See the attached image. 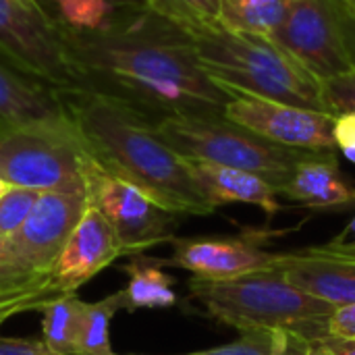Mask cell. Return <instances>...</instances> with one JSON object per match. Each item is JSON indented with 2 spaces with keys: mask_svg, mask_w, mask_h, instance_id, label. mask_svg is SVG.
Instances as JSON below:
<instances>
[{
  "mask_svg": "<svg viewBox=\"0 0 355 355\" xmlns=\"http://www.w3.org/2000/svg\"><path fill=\"white\" fill-rule=\"evenodd\" d=\"M64 29L83 89L152 123L225 116L233 94L206 73L189 31L146 4H127L123 15L106 17L94 29Z\"/></svg>",
  "mask_w": 355,
  "mask_h": 355,
  "instance_id": "cell-1",
  "label": "cell"
},
{
  "mask_svg": "<svg viewBox=\"0 0 355 355\" xmlns=\"http://www.w3.org/2000/svg\"><path fill=\"white\" fill-rule=\"evenodd\" d=\"M58 96L85 150L104 171L173 214L206 216L216 210L200 191L187 160L158 135L150 119L87 89H58Z\"/></svg>",
  "mask_w": 355,
  "mask_h": 355,
  "instance_id": "cell-2",
  "label": "cell"
},
{
  "mask_svg": "<svg viewBox=\"0 0 355 355\" xmlns=\"http://www.w3.org/2000/svg\"><path fill=\"white\" fill-rule=\"evenodd\" d=\"M185 29L206 73L231 94L331 112L322 81L270 37L235 33L218 23Z\"/></svg>",
  "mask_w": 355,
  "mask_h": 355,
  "instance_id": "cell-3",
  "label": "cell"
},
{
  "mask_svg": "<svg viewBox=\"0 0 355 355\" xmlns=\"http://www.w3.org/2000/svg\"><path fill=\"white\" fill-rule=\"evenodd\" d=\"M191 295L218 322L248 331H287L306 341L324 335L333 308L310 297L277 268L256 270L227 281H189Z\"/></svg>",
  "mask_w": 355,
  "mask_h": 355,
  "instance_id": "cell-4",
  "label": "cell"
},
{
  "mask_svg": "<svg viewBox=\"0 0 355 355\" xmlns=\"http://www.w3.org/2000/svg\"><path fill=\"white\" fill-rule=\"evenodd\" d=\"M154 127L185 160L256 173L270 181L277 191L308 154L266 141L227 116H166L154 123Z\"/></svg>",
  "mask_w": 355,
  "mask_h": 355,
  "instance_id": "cell-5",
  "label": "cell"
},
{
  "mask_svg": "<svg viewBox=\"0 0 355 355\" xmlns=\"http://www.w3.org/2000/svg\"><path fill=\"white\" fill-rule=\"evenodd\" d=\"M87 158L89 152L69 116L0 133V179L8 187L83 193Z\"/></svg>",
  "mask_w": 355,
  "mask_h": 355,
  "instance_id": "cell-6",
  "label": "cell"
},
{
  "mask_svg": "<svg viewBox=\"0 0 355 355\" xmlns=\"http://www.w3.org/2000/svg\"><path fill=\"white\" fill-rule=\"evenodd\" d=\"M0 56L54 89H83L64 23L42 0H0Z\"/></svg>",
  "mask_w": 355,
  "mask_h": 355,
  "instance_id": "cell-7",
  "label": "cell"
},
{
  "mask_svg": "<svg viewBox=\"0 0 355 355\" xmlns=\"http://www.w3.org/2000/svg\"><path fill=\"white\" fill-rule=\"evenodd\" d=\"M83 196L106 218L125 256L175 239L179 214L160 208L135 185L104 171L92 156L83 166Z\"/></svg>",
  "mask_w": 355,
  "mask_h": 355,
  "instance_id": "cell-8",
  "label": "cell"
},
{
  "mask_svg": "<svg viewBox=\"0 0 355 355\" xmlns=\"http://www.w3.org/2000/svg\"><path fill=\"white\" fill-rule=\"evenodd\" d=\"M225 116L283 148L337 152L333 141L335 116L331 112L233 94L225 108Z\"/></svg>",
  "mask_w": 355,
  "mask_h": 355,
  "instance_id": "cell-9",
  "label": "cell"
},
{
  "mask_svg": "<svg viewBox=\"0 0 355 355\" xmlns=\"http://www.w3.org/2000/svg\"><path fill=\"white\" fill-rule=\"evenodd\" d=\"M270 40L320 81L354 69L331 0H291L283 25Z\"/></svg>",
  "mask_w": 355,
  "mask_h": 355,
  "instance_id": "cell-10",
  "label": "cell"
},
{
  "mask_svg": "<svg viewBox=\"0 0 355 355\" xmlns=\"http://www.w3.org/2000/svg\"><path fill=\"white\" fill-rule=\"evenodd\" d=\"M83 193L44 191L17 233L6 237L15 260L33 277L48 279L85 212Z\"/></svg>",
  "mask_w": 355,
  "mask_h": 355,
  "instance_id": "cell-11",
  "label": "cell"
},
{
  "mask_svg": "<svg viewBox=\"0 0 355 355\" xmlns=\"http://www.w3.org/2000/svg\"><path fill=\"white\" fill-rule=\"evenodd\" d=\"M277 252L264 248L260 235L173 239V256L166 266H177L206 281H227L275 266Z\"/></svg>",
  "mask_w": 355,
  "mask_h": 355,
  "instance_id": "cell-12",
  "label": "cell"
},
{
  "mask_svg": "<svg viewBox=\"0 0 355 355\" xmlns=\"http://www.w3.org/2000/svg\"><path fill=\"white\" fill-rule=\"evenodd\" d=\"M275 266L297 289L331 308L355 304V252L352 250L333 241L302 248L279 254Z\"/></svg>",
  "mask_w": 355,
  "mask_h": 355,
  "instance_id": "cell-13",
  "label": "cell"
},
{
  "mask_svg": "<svg viewBox=\"0 0 355 355\" xmlns=\"http://www.w3.org/2000/svg\"><path fill=\"white\" fill-rule=\"evenodd\" d=\"M121 256L125 254L114 231L106 218L87 204L81 220L77 223L50 272V281L60 293H77L79 287H83Z\"/></svg>",
  "mask_w": 355,
  "mask_h": 355,
  "instance_id": "cell-14",
  "label": "cell"
},
{
  "mask_svg": "<svg viewBox=\"0 0 355 355\" xmlns=\"http://www.w3.org/2000/svg\"><path fill=\"white\" fill-rule=\"evenodd\" d=\"M279 198L316 210H339L355 204V187L339 166L337 152H308L279 189Z\"/></svg>",
  "mask_w": 355,
  "mask_h": 355,
  "instance_id": "cell-15",
  "label": "cell"
},
{
  "mask_svg": "<svg viewBox=\"0 0 355 355\" xmlns=\"http://www.w3.org/2000/svg\"><path fill=\"white\" fill-rule=\"evenodd\" d=\"M60 119H67V110L58 89L35 81L0 56V133Z\"/></svg>",
  "mask_w": 355,
  "mask_h": 355,
  "instance_id": "cell-16",
  "label": "cell"
},
{
  "mask_svg": "<svg viewBox=\"0 0 355 355\" xmlns=\"http://www.w3.org/2000/svg\"><path fill=\"white\" fill-rule=\"evenodd\" d=\"M187 164L200 191L214 208L225 204H250L260 208L266 216L281 212L279 191L264 177L210 162L187 160Z\"/></svg>",
  "mask_w": 355,
  "mask_h": 355,
  "instance_id": "cell-17",
  "label": "cell"
},
{
  "mask_svg": "<svg viewBox=\"0 0 355 355\" xmlns=\"http://www.w3.org/2000/svg\"><path fill=\"white\" fill-rule=\"evenodd\" d=\"M131 260L125 264L127 272V287L123 289L125 295V310H166L177 304L175 293V279L164 272V260L150 258L144 254L129 256Z\"/></svg>",
  "mask_w": 355,
  "mask_h": 355,
  "instance_id": "cell-18",
  "label": "cell"
},
{
  "mask_svg": "<svg viewBox=\"0 0 355 355\" xmlns=\"http://www.w3.org/2000/svg\"><path fill=\"white\" fill-rule=\"evenodd\" d=\"M289 4L291 0H220L218 25L235 33L272 37Z\"/></svg>",
  "mask_w": 355,
  "mask_h": 355,
  "instance_id": "cell-19",
  "label": "cell"
},
{
  "mask_svg": "<svg viewBox=\"0 0 355 355\" xmlns=\"http://www.w3.org/2000/svg\"><path fill=\"white\" fill-rule=\"evenodd\" d=\"M85 302L77 293H62L48 302L42 312V341L62 355H77L79 329Z\"/></svg>",
  "mask_w": 355,
  "mask_h": 355,
  "instance_id": "cell-20",
  "label": "cell"
},
{
  "mask_svg": "<svg viewBox=\"0 0 355 355\" xmlns=\"http://www.w3.org/2000/svg\"><path fill=\"white\" fill-rule=\"evenodd\" d=\"M121 310H125L123 291L110 293L100 302H85L77 355H114L110 347V322Z\"/></svg>",
  "mask_w": 355,
  "mask_h": 355,
  "instance_id": "cell-21",
  "label": "cell"
},
{
  "mask_svg": "<svg viewBox=\"0 0 355 355\" xmlns=\"http://www.w3.org/2000/svg\"><path fill=\"white\" fill-rule=\"evenodd\" d=\"M306 343L287 331H248L233 343L179 355H306Z\"/></svg>",
  "mask_w": 355,
  "mask_h": 355,
  "instance_id": "cell-22",
  "label": "cell"
},
{
  "mask_svg": "<svg viewBox=\"0 0 355 355\" xmlns=\"http://www.w3.org/2000/svg\"><path fill=\"white\" fill-rule=\"evenodd\" d=\"M146 6L183 27L216 25L220 0H146Z\"/></svg>",
  "mask_w": 355,
  "mask_h": 355,
  "instance_id": "cell-23",
  "label": "cell"
},
{
  "mask_svg": "<svg viewBox=\"0 0 355 355\" xmlns=\"http://www.w3.org/2000/svg\"><path fill=\"white\" fill-rule=\"evenodd\" d=\"M40 200V191L25 187H8L0 196V235L10 237L21 229Z\"/></svg>",
  "mask_w": 355,
  "mask_h": 355,
  "instance_id": "cell-24",
  "label": "cell"
},
{
  "mask_svg": "<svg viewBox=\"0 0 355 355\" xmlns=\"http://www.w3.org/2000/svg\"><path fill=\"white\" fill-rule=\"evenodd\" d=\"M50 279V277H48ZM48 279H37L29 275L10 254L6 237L0 235V295H15L35 285L46 283Z\"/></svg>",
  "mask_w": 355,
  "mask_h": 355,
  "instance_id": "cell-25",
  "label": "cell"
},
{
  "mask_svg": "<svg viewBox=\"0 0 355 355\" xmlns=\"http://www.w3.org/2000/svg\"><path fill=\"white\" fill-rule=\"evenodd\" d=\"M62 295L54 285L52 281L48 279L46 283L42 285H35L27 291H21V293H15L12 297H8L6 302L0 304V327L10 318V316H17V314H23V312H33V310H42L48 302H52L54 297Z\"/></svg>",
  "mask_w": 355,
  "mask_h": 355,
  "instance_id": "cell-26",
  "label": "cell"
},
{
  "mask_svg": "<svg viewBox=\"0 0 355 355\" xmlns=\"http://www.w3.org/2000/svg\"><path fill=\"white\" fill-rule=\"evenodd\" d=\"M60 6L58 19L77 29H94L106 21V0H54Z\"/></svg>",
  "mask_w": 355,
  "mask_h": 355,
  "instance_id": "cell-27",
  "label": "cell"
},
{
  "mask_svg": "<svg viewBox=\"0 0 355 355\" xmlns=\"http://www.w3.org/2000/svg\"><path fill=\"white\" fill-rule=\"evenodd\" d=\"M322 92L331 114L354 112L355 114V69L339 73L322 81Z\"/></svg>",
  "mask_w": 355,
  "mask_h": 355,
  "instance_id": "cell-28",
  "label": "cell"
},
{
  "mask_svg": "<svg viewBox=\"0 0 355 355\" xmlns=\"http://www.w3.org/2000/svg\"><path fill=\"white\" fill-rule=\"evenodd\" d=\"M335 19L339 25V33L345 46V52L349 56V62L355 69V4L352 0H331Z\"/></svg>",
  "mask_w": 355,
  "mask_h": 355,
  "instance_id": "cell-29",
  "label": "cell"
},
{
  "mask_svg": "<svg viewBox=\"0 0 355 355\" xmlns=\"http://www.w3.org/2000/svg\"><path fill=\"white\" fill-rule=\"evenodd\" d=\"M333 141L335 150L341 152L349 162L355 164V114L354 112H341L335 114L333 123Z\"/></svg>",
  "mask_w": 355,
  "mask_h": 355,
  "instance_id": "cell-30",
  "label": "cell"
},
{
  "mask_svg": "<svg viewBox=\"0 0 355 355\" xmlns=\"http://www.w3.org/2000/svg\"><path fill=\"white\" fill-rule=\"evenodd\" d=\"M324 335L339 339H355V304L333 308L324 324Z\"/></svg>",
  "mask_w": 355,
  "mask_h": 355,
  "instance_id": "cell-31",
  "label": "cell"
},
{
  "mask_svg": "<svg viewBox=\"0 0 355 355\" xmlns=\"http://www.w3.org/2000/svg\"><path fill=\"white\" fill-rule=\"evenodd\" d=\"M306 355H355V339L320 335L306 343Z\"/></svg>",
  "mask_w": 355,
  "mask_h": 355,
  "instance_id": "cell-32",
  "label": "cell"
},
{
  "mask_svg": "<svg viewBox=\"0 0 355 355\" xmlns=\"http://www.w3.org/2000/svg\"><path fill=\"white\" fill-rule=\"evenodd\" d=\"M333 243H335V245H339V248H345V250H352V252H355V216L349 220L347 229H345L337 239H333Z\"/></svg>",
  "mask_w": 355,
  "mask_h": 355,
  "instance_id": "cell-33",
  "label": "cell"
},
{
  "mask_svg": "<svg viewBox=\"0 0 355 355\" xmlns=\"http://www.w3.org/2000/svg\"><path fill=\"white\" fill-rule=\"evenodd\" d=\"M6 189H8V185H6V183H4V181L0 179V196H2V193H4Z\"/></svg>",
  "mask_w": 355,
  "mask_h": 355,
  "instance_id": "cell-34",
  "label": "cell"
},
{
  "mask_svg": "<svg viewBox=\"0 0 355 355\" xmlns=\"http://www.w3.org/2000/svg\"><path fill=\"white\" fill-rule=\"evenodd\" d=\"M25 291H27V289H25ZM8 297H12V295H0V304H2V302H6Z\"/></svg>",
  "mask_w": 355,
  "mask_h": 355,
  "instance_id": "cell-35",
  "label": "cell"
},
{
  "mask_svg": "<svg viewBox=\"0 0 355 355\" xmlns=\"http://www.w3.org/2000/svg\"><path fill=\"white\" fill-rule=\"evenodd\" d=\"M42 2H46V4H48V6H50V0H42Z\"/></svg>",
  "mask_w": 355,
  "mask_h": 355,
  "instance_id": "cell-36",
  "label": "cell"
},
{
  "mask_svg": "<svg viewBox=\"0 0 355 355\" xmlns=\"http://www.w3.org/2000/svg\"><path fill=\"white\" fill-rule=\"evenodd\" d=\"M352 2H354V4H355V0H352Z\"/></svg>",
  "mask_w": 355,
  "mask_h": 355,
  "instance_id": "cell-37",
  "label": "cell"
}]
</instances>
